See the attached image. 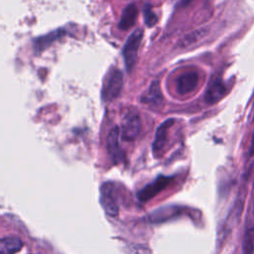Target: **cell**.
Masks as SVG:
<instances>
[{
    "instance_id": "1",
    "label": "cell",
    "mask_w": 254,
    "mask_h": 254,
    "mask_svg": "<svg viewBox=\"0 0 254 254\" xmlns=\"http://www.w3.org/2000/svg\"><path fill=\"white\" fill-rule=\"evenodd\" d=\"M143 39V31L141 29L134 30L128 37L123 48V59L126 69L130 71L135 65L138 58V51Z\"/></svg>"
},
{
    "instance_id": "2",
    "label": "cell",
    "mask_w": 254,
    "mask_h": 254,
    "mask_svg": "<svg viewBox=\"0 0 254 254\" xmlns=\"http://www.w3.org/2000/svg\"><path fill=\"white\" fill-rule=\"evenodd\" d=\"M141 131V118L139 112L131 107L124 114L121 126V136L125 141H134Z\"/></svg>"
},
{
    "instance_id": "3",
    "label": "cell",
    "mask_w": 254,
    "mask_h": 254,
    "mask_svg": "<svg viewBox=\"0 0 254 254\" xmlns=\"http://www.w3.org/2000/svg\"><path fill=\"white\" fill-rule=\"evenodd\" d=\"M242 254H254V187L245 218Z\"/></svg>"
},
{
    "instance_id": "4",
    "label": "cell",
    "mask_w": 254,
    "mask_h": 254,
    "mask_svg": "<svg viewBox=\"0 0 254 254\" xmlns=\"http://www.w3.org/2000/svg\"><path fill=\"white\" fill-rule=\"evenodd\" d=\"M123 87V75L122 72L113 68L108 73L104 86H103V98L105 100H113L119 96Z\"/></svg>"
},
{
    "instance_id": "5",
    "label": "cell",
    "mask_w": 254,
    "mask_h": 254,
    "mask_svg": "<svg viewBox=\"0 0 254 254\" xmlns=\"http://www.w3.org/2000/svg\"><path fill=\"white\" fill-rule=\"evenodd\" d=\"M99 200L107 215L116 216L118 214L119 208L114 194V186L111 183H104L101 186Z\"/></svg>"
},
{
    "instance_id": "6",
    "label": "cell",
    "mask_w": 254,
    "mask_h": 254,
    "mask_svg": "<svg viewBox=\"0 0 254 254\" xmlns=\"http://www.w3.org/2000/svg\"><path fill=\"white\" fill-rule=\"evenodd\" d=\"M199 82V74L195 70H188L180 74L176 81L177 92L185 95L193 91Z\"/></svg>"
},
{
    "instance_id": "7",
    "label": "cell",
    "mask_w": 254,
    "mask_h": 254,
    "mask_svg": "<svg viewBox=\"0 0 254 254\" xmlns=\"http://www.w3.org/2000/svg\"><path fill=\"white\" fill-rule=\"evenodd\" d=\"M172 182L171 177H159L153 183L147 185L138 192V198L141 201H147L165 190Z\"/></svg>"
},
{
    "instance_id": "8",
    "label": "cell",
    "mask_w": 254,
    "mask_h": 254,
    "mask_svg": "<svg viewBox=\"0 0 254 254\" xmlns=\"http://www.w3.org/2000/svg\"><path fill=\"white\" fill-rule=\"evenodd\" d=\"M119 137H120V130L118 127H114L109 131L106 138V148H107L108 155L110 156L111 160L116 164L119 163L123 158V154L120 148Z\"/></svg>"
},
{
    "instance_id": "9",
    "label": "cell",
    "mask_w": 254,
    "mask_h": 254,
    "mask_svg": "<svg viewBox=\"0 0 254 254\" xmlns=\"http://www.w3.org/2000/svg\"><path fill=\"white\" fill-rule=\"evenodd\" d=\"M174 122H175L174 119H168L164 123H162L159 126V128L157 129L155 139H154V142H153L154 154L159 155L162 152V150L164 149V147L166 146V143H167V140H168L169 130L174 125Z\"/></svg>"
},
{
    "instance_id": "10",
    "label": "cell",
    "mask_w": 254,
    "mask_h": 254,
    "mask_svg": "<svg viewBox=\"0 0 254 254\" xmlns=\"http://www.w3.org/2000/svg\"><path fill=\"white\" fill-rule=\"evenodd\" d=\"M226 93V87L220 79H215L206 89L204 100L208 104H213L219 101Z\"/></svg>"
},
{
    "instance_id": "11",
    "label": "cell",
    "mask_w": 254,
    "mask_h": 254,
    "mask_svg": "<svg viewBox=\"0 0 254 254\" xmlns=\"http://www.w3.org/2000/svg\"><path fill=\"white\" fill-rule=\"evenodd\" d=\"M141 101L144 104L158 106L163 102V95L160 89V85L158 81H153L145 93L141 97Z\"/></svg>"
},
{
    "instance_id": "12",
    "label": "cell",
    "mask_w": 254,
    "mask_h": 254,
    "mask_svg": "<svg viewBox=\"0 0 254 254\" xmlns=\"http://www.w3.org/2000/svg\"><path fill=\"white\" fill-rule=\"evenodd\" d=\"M138 17V8L135 4H129L127 5L121 15L120 22H119V28L121 30H128L131 27L134 26L136 23Z\"/></svg>"
},
{
    "instance_id": "13",
    "label": "cell",
    "mask_w": 254,
    "mask_h": 254,
    "mask_svg": "<svg viewBox=\"0 0 254 254\" xmlns=\"http://www.w3.org/2000/svg\"><path fill=\"white\" fill-rule=\"evenodd\" d=\"M181 208L177 206H167V207H161L157 210L153 211L150 214V220L154 223L163 222L166 220H169L173 216H176L181 213Z\"/></svg>"
},
{
    "instance_id": "14",
    "label": "cell",
    "mask_w": 254,
    "mask_h": 254,
    "mask_svg": "<svg viewBox=\"0 0 254 254\" xmlns=\"http://www.w3.org/2000/svg\"><path fill=\"white\" fill-rule=\"evenodd\" d=\"M23 247V242L17 237H4L0 239V254H16Z\"/></svg>"
},
{
    "instance_id": "15",
    "label": "cell",
    "mask_w": 254,
    "mask_h": 254,
    "mask_svg": "<svg viewBox=\"0 0 254 254\" xmlns=\"http://www.w3.org/2000/svg\"><path fill=\"white\" fill-rule=\"evenodd\" d=\"M143 15H144L145 24L148 27H152V26H154L157 23V16H156V14L154 13V11L152 10V8L149 5H146L144 7Z\"/></svg>"
},
{
    "instance_id": "16",
    "label": "cell",
    "mask_w": 254,
    "mask_h": 254,
    "mask_svg": "<svg viewBox=\"0 0 254 254\" xmlns=\"http://www.w3.org/2000/svg\"><path fill=\"white\" fill-rule=\"evenodd\" d=\"M249 154H250V156H254V130H253V134H252V138H251Z\"/></svg>"
}]
</instances>
